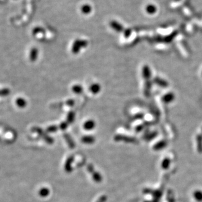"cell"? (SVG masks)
I'll use <instances>...</instances> for the list:
<instances>
[{
	"label": "cell",
	"mask_w": 202,
	"mask_h": 202,
	"mask_svg": "<svg viewBox=\"0 0 202 202\" xmlns=\"http://www.w3.org/2000/svg\"><path fill=\"white\" fill-rule=\"evenodd\" d=\"M88 42L86 40L76 39L73 44L71 47V52L74 54L78 53L81 48H85L88 46Z\"/></svg>",
	"instance_id": "cell-1"
},
{
	"label": "cell",
	"mask_w": 202,
	"mask_h": 202,
	"mask_svg": "<svg viewBox=\"0 0 202 202\" xmlns=\"http://www.w3.org/2000/svg\"><path fill=\"white\" fill-rule=\"evenodd\" d=\"M74 157L73 156H70L66 160V163L65 164V170L66 171V172L70 173L73 170V168L71 166V164L73 163V162L74 161Z\"/></svg>",
	"instance_id": "cell-2"
},
{
	"label": "cell",
	"mask_w": 202,
	"mask_h": 202,
	"mask_svg": "<svg viewBox=\"0 0 202 202\" xmlns=\"http://www.w3.org/2000/svg\"><path fill=\"white\" fill-rule=\"evenodd\" d=\"M96 126V123L93 120H87L83 124V128L87 131H90L93 129Z\"/></svg>",
	"instance_id": "cell-3"
},
{
	"label": "cell",
	"mask_w": 202,
	"mask_h": 202,
	"mask_svg": "<svg viewBox=\"0 0 202 202\" xmlns=\"http://www.w3.org/2000/svg\"><path fill=\"white\" fill-rule=\"evenodd\" d=\"M110 26L117 32L120 33L124 30L123 26L116 21H111L110 22Z\"/></svg>",
	"instance_id": "cell-4"
},
{
	"label": "cell",
	"mask_w": 202,
	"mask_h": 202,
	"mask_svg": "<svg viewBox=\"0 0 202 202\" xmlns=\"http://www.w3.org/2000/svg\"><path fill=\"white\" fill-rule=\"evenodd\" d=\"M101 90V87L100 84L98 83H93L91 84L89 87V90L93 94H97L100 92Z\"/></svg>",
	"instance_id": "cell-5"
},
{
	"label": "cell",
	"mask_w": 202,
	"mask_h": 202,
	"mask_svg": "<svg viewBox=\"0 0 202 202\" xmlns=\"http://www.w3.org/2000/svg\"><path fill=\"white\" fill-rule=\"evenodd\" d=\"M36 130H37V131L38 132L39 134H40V135L42 137V138L45 140V141H46L47 143H48V144H52V143H53V139H52V138H50V137L48 136L46 133H44L43 131V130H42V129L37 128V129H36Z\"/></svg>",
	"instance_id": "cell-6"
},
{
	"label": "cell",
	"mask_w": 202,
	"mask_h": 202,
	"mask_svg": "<svg viewBox=\"0 0 202 202\" xmlns=\"http://www.w3.org/2000/svg\"><path fill=\"white\" fill-rule=\"evenodd\" d=\"M114 140L116 141H119L120 140H124L126 142H133L134 140V139H132L129 137H127L124 136V135H117L114 136Z\"/></svg>",
	"instance_id": "cell-7"
},
{
	"label": "cell",
	"mask_w": 202,
	"mask_h": 202,
	"mask_svg": "<svg viewBox=\"0 0 202 202\" xmlns=\"http://www.w3.org/2000/svg\"><path fill=\"white\" fill-rule=\"evenodd\" d=\"M81 141L84 144H91L95 141V138L90 135L84 136L81 138Z\"/></svg>",
	"instance_id": "cell-8"
},
{
	"label": "cell",
	"mask_w": 202,
	"mask_h": 202,
	"mask_svg": "<svg viewBox=\"0 0 202 202\" xmlns=\"http://www.w3.org/2000/svg\"><path fill=\"white\" fill-rule=\"evenodd\" d=\"M72 91L76 94H81L83 92V88L79 84H75L71 88Z\"/></svg>",
	"instance_id": "cell-9"
},
{
	"label": "cell",
	"mask_w": 202,
	"mask_h": 202,
	"mask_svg": "<svg viewBox=\"0 0 202 202\" xmlns=\"http://www.w3.org/2000/svg\"><path fill=\"white\" fill-rule=\"evenodd\" d=\"M64 137H65V138L66 139V141L67 142L69 147H70L71 149H73V148L75 147V143H74V141L71 139V137H70L69 134H64Z\"/></svg>",
	"instance_id": "cell-10"
},
{
	"label": "cell",
	"mask_w": 202,
	"mask_h": 202,
	"mask_svg": "<svg viewBox=\"0 0 202 202\" xmlns=\"http://www.w3.org/2000/svg\"><path fill=\"white\" fill-rule=\"evenodd\" d=\"M75 112L74 111H70L67 114L66 121L69 124H72L75 120Z\"/></svg>",
	"instance_id": "cell-11"
},
{
	"label": "cell",
	"mask_w": 202,
	"mask_h": 202,
	"mask_svg": "<svg viewBox=\"0 0 202 202\" xmlns=\"http://www.w3.org/2000/svg\"><path fill=\"white\" fill-rule=\"evenodd\" d=\"M145 10H146L147 13L149 14H151V15L154 14L157 11V7L154 5L149 4L147 6V7L145 8Z\"/></svg>",
	"instance_id": "cell-12"
},
{
	"label": "cell",
	"mask_w": 202,
	"mask_h": 202,
	"mask_svg": "<svg viewBox=\"0 0 202 202\" xmlns=\"http://www.w3.org/2000/svg\"><path fill=\"white\" fill-rule=\"evenodd\" d=\"M50 194V190L46 188H43L39 190V194L42 197H46L48 196Z\"/></svg>",
	"instance_id": "cell-13"
},
{
	"label": "cell",
	"mask_w": 202,
	"mask_h": 202,
	"mask_svg": "<svg viewBox=\"0 0 202 202\" xmlns=\"http://www.w3.org/2000/svg\"><path fill=\"white\" fill-rule=\"evenodd\" d=\"M92 177H93V180L97 182H100L102 180V177L101 176L100 174L98 172H97L96 171H94L92 174Z\"/></svg>",
	"instance_id": "cell-14"
},
{
	"label": "cell",
	"mask_w": 202,
	"mask_h": 202,
	"mask_svg": "<svg viewBox=\"0 0 202 202\" xmlns=\"http://www.w3.org/2000/svg\"><path fill=\"white\" fill-rule=\"evenodd\" d=\"M81 11L84 14H88L92 11V7L89 5H85L81 7Z\"/></svg>",
	"instance_id": "cell-15"
},
{
	"label": "cell",
	"mask_w": 202,
	"mask_h": 202,
	"mask_svg": "<svg viewBox=\"0 0 202 202\" xmlns=\"http://www.w3.org/2000/svg\"><path fill=\"white\" fill-rule=\"evenodd\" d=\"M195 199L198 201H202V192L201 191H196L194 193Z\"/></svg>",
	"instance_id": "cell-16"
},
{
	"label": "cell",
	"mask_w": 202,
	"mask_h": 202,
	"mask_svg": "<svg viewBox=\"0 0 202 202\" xmlns=\"http://www.w3.org/2000/svg\"><path fill=\"white\" fill-rule=\"evenodd\" d=\"M59 127L56 125H51L47 128V131L49 133H55L57 131Z\"/></svg>",
	"instance_id": "cell-17"
},
{
	"label": "cell",
	"mask_w": 202,
	"mask_h": 202,
	"mask_svg": "<svg viewBox=\"0 0 202 202\" xmlns=\"http://www.w3.org/2000/svg\"><path fill=\"white\" fill-rule=\"evenodd\" d=\"M38 50L37 48H34L33 49L32 52V54L31 55V59L33 61H34L37 59V56H38Z\"/></svg>",
	"instance_id": "cell-18"
},
{
	"label": "cell",
	"mask_w": 202,
	"mask_h": 202,
	"mask_svg": "<svg viewBox=\"0 0 202 202\" xmlns=\"http://www.w3.org/2000/svg\"><path fill=\"white\" fill-rule=\"evenodd\" d=\"M170 160L168 158L164 159V160L163 161V162H162V167L164 169L168 168V167H169V165H170Z\"/></svg>",
	"instance_id": "cell-19"
},
{
	"label": "cell",
	"mask_w": 202,
	"mask_h": 202,
	"mask_svg": "<svg viewBox=\"0 0 202 202\" xmlns=\"http://www.w3.org/2000/svg\"><path fill=\"white\" fill-rule=\"evenodd\" d=\"M69 123L67 122V121H64V122H62L60 125H59V127L60 129H61L62 130H65V129H66L67 128V127L69 126Z\"/></svg>",
	"instance_id": "cell-20"
},
{
	"label": "cell",
	"mask_w": 202,
	"mask_h": 202,
	"mask_svg": "<svg viewBox=\"0 0 202 202\" xmlns=\"http://www.w3.org/2000/svg\"><path fill=\"white\" fill-rule=\"evenodd\" d=\"M124 36H125V38H128V37L130 36L131 33V31L130 29H127L124 30Z\"/></svg>",
	"instance_id": "cell-21"
},
{
	"label": "cell",
	"mask_w": 202,
	"mask_h": 202,
	"mask_svg": "<svg viewBox=\"0 0 202 202\" xmlns=\"http://www.w3.org/2000/svg\"><path fill=\"white\" fill-rule=\"evenodd\" d=\"M87 170H88L89 172H90L91 174H93L95 171L94 169V167L93 166L92 164H89L88 165Z\"/></svg>",
	"instance_id": "cell-22"
},
{
	"label": "cell",
	"mask_w": 202,
	"mask_h": 202,
	"mask_svg": "<svg viewBox=\"0 0 202 202\" xmlns=\"http://www.w3.org/2000/svg\"><path fill=\"white\" fill-rule=\"evenodd\" d=\"M75 104V101L73 100H69L66 101V104L69 106H73Z\"/></svg>",
	"instance_id": "cell-23"
},
{
	"label": "cell",
	"mask_w": 202,
	"mask_h": 202,
	"mask_svg": "<svg viewBox=\"0 0 202 202\" xmlns=\"http://www.w3.org/2000/svg\"><path fill=\"white\" fill-rule=\"evenodd\" d=\"M107 199V197L106 196H102L98 199V201L97 202H105Z\"/></svg>",
	"instance_id": "cell-24"
},
{
	"label": "cell",
	"mask_w": 202,
	"mask_h": 202,
	"mask_svg": "<svg viewBox=\"0 0 202 202\" xmlns=\"http://www.w3.org/2000/svg\"><path fill=\"white\" fill-rule=\"evenodd\" d=\"M43 29L42 28H36L35 30H34V32L36 33H38L39 32H41V31H42Z\"/></svg>",
	"instance_id": "cell-25"
}]
</instances>
